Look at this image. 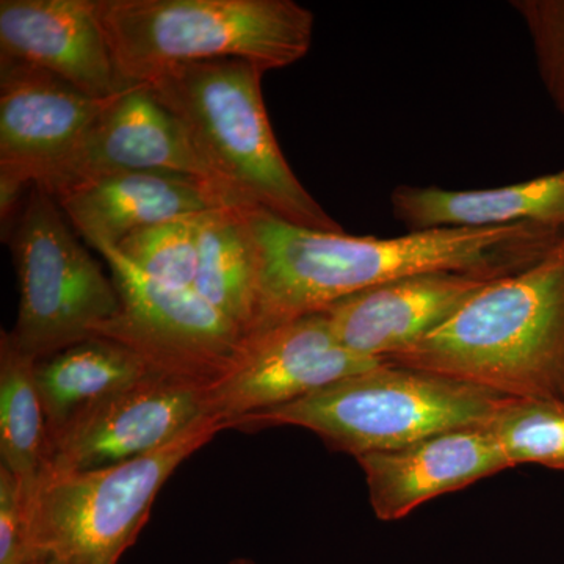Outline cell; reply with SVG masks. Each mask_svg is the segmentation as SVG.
Here are the masks:
<instances>
[{
	"label": "cell",
	"instance_id": "6da1fadb",
	"mask_svg": "<svg viewBox=\"0 0 564 564\" xmlns=\"http://www.w3.org/2000/svg\"><path fill=\"white\" fill-rule=\"evenodd\" d=\"M234 207L254 263L258 310L251 333L322 313L355 293L415 274L508 276L540 261L564 234L554 226L521 223L378 239L313 231L258 207Z\"/></svg>",
	"mask_w": 564,
	"mask_h": 564
},
{
	"label": "cell",
	"instance_id": "7a4b0ae2",
	"mask_svg": "<svg viewBox=\"0 0 564 564\" xmlns=\"http://www.w3.org/2000/svg\"><path fill=\"white\" fill-rule=\"evenodd\" d=\"M386 361L508 399L564 402V234L540 261L489 282L441 328Z\"/></svg>",
	"mask_w": 564,
	"mask_h": 564
},
{
	"label": "cell",
	"instance_id": "3957f363",
	"mask_svg": "<svg viewBox=\"0 0 564 564\" xmlns=\"http://www.w3.org/2000/svg\"><path fill=\"white\" fill-rule=\"evenodd\" d=\"M263 74L250 62L225 58L173 66L144 85L180 121L228 206L258 207L313 231L344 232L285 161L263 104Z\"/></svg>",
	"mask_w": 564,
	"mask_h": 564
},
{
	"label": "cell",
	"instance_id": "277c9868",
	"mask_svg": "<svg viewBox=\"0 0 564 564\" xmlns=\"http://www.w3.org/2000/svg\"><path fill=\"white\" fill-rule=\"evenodd\" d=\"M115 65L129 85L187 63L250 62L262 70L306 57L314 14L292 0H96Z\"/></svg>",
	"mask_w": 564,
	"mask_h": 564
},
{
	"label": "cell",
	"instance_id": "5b68a950",
	"mask_svg": "<svg viewBox=\"0 0 564 564\" xmlns=\"http://www.w3.org/2000/svg\"><path fill=\"white\" fill-rule=\"evenodd\" d=\"M505 399L480 386L384 361L234 426H302L334 451L358 458L433 434L485 426Z\"/></svg>",
	"mask_w": 564,
	"mask_h": 564
},
{
	"label": "cell",
	"instance_id": "8992f818",
	"mask_svg": "<svg viewBox=\"0 0 564 564\" xmlns=\"http://www.w3.org/2000/svg\"><path fill=\"white\" fill-rule=\"evenodd\" d=\"M223 430L220 419L209 415L139 458L85 473L43 475L31 502L29 560L118 564L147 524L165 481Z\"/></svg>",
	"mask_w": 564,
	"mask_h": 564
},
{
	"label": "cell",
	"instance_id": "52a82bcc",
	"mask_svg": "<svg viewBox=\"0 0 564 564\" xmlns=\"http://www.w3.org/2000/svg\"><path fill=\"white\" fill-rule=\"evenodd\" d=\"M10 247L20 307L10 337L36 361L91 339L113 321L121 300L113 281L82 247L54 196L39 185L14 221Z\"/></svg>",
	"mask_w": 564,
	"mask_h": 564
},
{
	"label": "cell",
	"instance_id": "ba28073f",
	"mask_svg": "<svg viewBox=\"0 0 564 564\" xmlns=\"http://www.w3.org/2000/svg\"><path fill=\"white\" fill-rule=\"evenodd\" d=\"M109 263L121 300L117 317L95 337L137 352L155 373L210 384L242 350L245 333L195 289L148 276L117 248L98 250Z\"/></svg>",
	"mask_w": 564,
	"mask_h": 564
},
{
	"label": "cell",
	"instance_id": "9c48e42d",
	"mask_svg": "<svg viewBox=\"0 0 564 564\" xmlns=\"http://www.w3.org/2000/svg\"><path fill=\"white\" fill-rule=\"evenodd\" d=\"M381 362L347 350L323 311L302 315L245 337L232 366L207 384V414L234 429Z\"/></svg>",
	"mask_w": 564,
	"mask_h": 564
},
{
	"label": "cell",
	"instance_id": "30bf717a",
	"mask_svg": "<svg viewBox=\"0 0 564 564\" xmlns=\"http://www.w3.org/2000/svg\"><path fill=\"white\" fill-rule=\"evenodd\" d=\"M206 388L155 373L85 408L50 432L43 475L101 469L159 451L209 417Z\"/></svg>",
	"mask_w": 564,
	"mask_h": 564
},
{
	"label": "cell",
	"instance_id": "8fae6325",
	"mask_svg": "<svg viewBox=\"0 0 564 564\" xmlns=\"http://www.w3.org/2000/svg\"><path fill=\"white\" fill-rule=\"evenodd\" d=\"M115 98H93L50 70L0 55L3 221L10 217L21 192L52 172Z\"/></svg>",
	"mask_w": 564,
	"mask_h": 564
},
{
	"label": "cell",
	"instance_id": "7c38bea8",
	"mask_svg": "<svg viewBox=\"0 0 564 564\" xmlns=\"http://www.w3.org/2000/svg\"><path fill=\"white\" fill-rule=\"evenodd\" d=\"M124 173L188 174L212 185L180 121L144 84L117 96L79 144L36 185L55 198L87 182Z\"/></svg>",
	"mask_w": 564,
	"mask_h": 564
},
{
	"label": "cell",
	"instance_id": "4fadbf2b",
	"mask_svg": "<svg viewBox=\"0 0 564 564\" xmlns=\"http://www.w3.org/2000/svg\"><path fill=\"white\" fill-rule=\"evenodd\" d=\"M496 280L464 272L415 274L355 293L323 313L347 350L386 361L436 332Z\"/></svg>",
	"mask_w": 564,
	"mask_h": 564
},
{
	"label": "cell",
	"instance_id": "5bb4252c",
	"mask_svg": "<svg viewBox=\"0 0 564 564\" xmlns=\"http://www.w3.org/2000/svg\"><path fill=\"white\" fill-rule=\"evenodd\" d=\"M0 51L93 98H113L133 87L118 73L96 0H2Z\"/></svg>",
	"mask_w": 564,
	"mask_h": 564
},
{
	"label": "cell",
	"instance_id": "9a60e30c",
	"mask_svg": "<svg viewBox=\"0 0 564 564\" xmlns=\"http://www.w3.org/2000/svg\"><path fill=\"white\" fill-rule=\"evenodd\" d=\"M356 462L366 475L375 514L386 522L514 467L485 426L433 434L395 451L358 456Z\"/></svg>",
	"mask_w": 564,
	"mask_h": 564
},
{
	"label": "cell",
	"instance_id": "2e32d148",
	"mask_svg": "<svg viewBox=\"0 0 564 564\" xmlns=\"http://www.w3.org/2000/svg\"><path fill=\"white\" fill-rule=\"evenodd\" d=\"M54 199L95 250L118 247L132 232L159 223L228 206L207 182L177 173L115 174Z\"/></svg>",
	"mask_w": 564,
	"mask_h": 564
},
{
	"label": "cell",
	"instance_id": "e0dca14e",
	"mask_svg": "<svg viewBox=\"0 0 564 564\" xmlns=\"http://www.w3.org/2000/svg\"><path fill=\"white\" fill-rule=\"evenodd\" d=\"M393 217L410 231L502 228L538 223L564 229V170L484 191H444L400 185L391 195Z\"/></svg>",
	"mask_w": 564,
	"mask_h": 564
},
{
	"label": "cell",
	"instance_id": "ac0fdd59",
	"mask_svg": "<svg viewBox=\"0 0 564 564\" xmlns=\"http://www.w3.org/2000/svg\"><path fill=\"white\" fill-rule=\"evenodd\" d=\"M152 375L154 370L137 352L102 337L82 340L39 359L35 377L47 430L52 432L85 408Z\"/></svg>",
	"mask_w": 564,
	"mask_h": 564
},
{
	"label": "cell",
	"instance_id": "d6986e66",
	"mask_svg": "<svg viewBox=\"0 0 564 564\" xmlns=\"http://www.w3.org/2000/svg\"><path fill=\"white\" fill-rule=\"evenodd\" d=\"M36 359L0 336V467L21 481L33 497L46 467V413L35 377Z\"/></svg>",
	"mask_w": 564,
	"mask_h": 564
},
{
	"label": "cell",
	"instance_id": "ffe728a7",
	"mask_svg": "<svg viewBox=\"0 0 564 564\" xmlns=\"http://www.w3.org/2000/svg\"><path fill=\"white\" fill-rule=\"evenodd\" d=\"M193 289L231 318L245 336L252 332L258 310L254 263L236 207H217L199 215Z\"/></svg>",
	"mask_w": 564,
	"mask_h": 564
},
{
	"label": "cell",
	"instance_id": "44dd1931",
	"mask_svg": "<svg viewBox=\"0 0 564 564\" xmlns=\"http://www.w3.org/2000/svg\"><path fill=\"white\" fill-rule=\"evenodd\" d=\"M485 429L510 459L564 473V402L505 399Z\"/></svg>",
	"mask_w": 564,
	"mask_h": 564
},
{
	"label": "cell",
	"instance_id": "7402d4cb",
	"mask_svg": "<svg viewBox=\"0 0 564 564\" xmlns=\"http://www.w3.org/2000/svg\"><path fill=\"white\" fill-rule=\"evenodd\" d=\"M199 215L140 229L115 248L148 276L193 289L198 265Z\"/></svg>",
	"mask_w": 564,
	"mask_h": 564
},
{
	"label": "cell",
	"instance_id": "603a6c76",
	"mask_svg": "<svg viewBox=\"0 0 564 564\" xmlns=\"http://www.w3.org/2000/svg\"><path fill=\"white\" fill-rule=\"evenodd\" d=\"M511 7L525 22L538 73L564 117V0H514Z\"/></svg>",
	"mask_w": 564,
	"mask_h": 564
},
{
	"label": "cell",
	"instance_id": "cb8c5ba5",
	"mask_svg": "<svg viewBox=\"0 0 564 564\" xmlns=\"http://www.w3.org/2000/svg\"><path fill=\"white\" fill-rule=\"evenodd\" d=\"M31 558V497L21 481L0 467V564Z\"/></svg>",
	"mask_w": 564,
	"mask_h": 564
},
{
	"label": "cell",
	"instance_id": "d4e9b609",
	"mask_svg": "<svg viewBox=\"0 0 564 564\" xmlns=\"http://www.w3.org/2000/svg\"><path fill=\"white\" fill-rule=\"evenodd\" d=\"M25 564H54V563L47 562V560H44V558H32V560H29V562Z\"/></svg>",
	"mask_w": 564,
	"mask_h": 564
},
{
	"label": "cell",
	"instance_id": "484cf974",
	"mask_svg": "<svg viewBox=\"0 0 564 564\" xmlns=\"http://www.w3.org/2000/svg\"><path fill=\"white\" fill-rule=\"evenodd\" d=\"M229 564H254L250 562V560H236V562H231Z\"/></svg>",
	"mask_w": 564,
	"mask_h": 564
}]
</instances>
